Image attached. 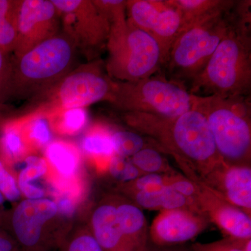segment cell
<instances>
[{
  "mask_svg": "<svg viewBox=\"0 0 251 251\" xmlns=\"http://www.w3.org/2000/svg\"><path fill=\"white\" fill-rule=\"evenodd\" d=\"M251 24L234 16L227 34L202 71L192 78L197 96L247 97L251 88Z\"/></svg>",
  "mask_w": 251,
  "mask_h": 251,
  "instance_id": "6da1fadb",
  "label": "cell"
},
{
  "mask_svg": "<svg viewBox=\"0 0 251 251\" xmlns=\"http://www.w3.org/2000/svg\"><path fill=\"white\" fill-rule=\"evenodd\" d=\"M76 50L62 32L14 57L8 95L29 97L50 90L70 72Z\"/></svg>",
  "mask_w": 251,
  "mask_h": 251,
  "instance_id": "7a4b0ae2",
  "label": "cell"
},
{
  "mask_svg": "<svg viewBox=\"0 0 251 251\" xmlns=\"http://www.w3.org/2000/svg\"><path fill=\"white\" fill-rule=\"evenodd\" d=\"M106 48L105 69L114 80L135 82L152 76L163 64L156 40L128 21L113 23Z\"/></svg>",
  "mask_w": 251,
  "mask_h": 251,
  "instance_id": "3957f363",
  "label": "cell"
},
{
  "mask_svg": "<svg viewBox=\"0 0 251 251\" xmlns=\"http://www.w3.org/2000/svg\"><path fill=\"white\" fill-rule=\"evenodd\" d=\"M193 109L205 117L219 154L230 160L249 154L251 104L246 97L195 95Z\"/></svg>",
  "mask_w": 251,
  "mask_h": 251,
  "instance_id": "277c9868",
  "label": "cell"
},
{
  "mask_svg": "<svg viewBox=\"0 0 251 251\" xmlns=\"http://www.w3.org/2000/svg\"><path fill=\"white\" fill-rule=\"evenodd\" d=\"M194 101V94L180 84L152 75L135 82L113 80L109 103L126 112L173 118L192 110Z\"/></svg>",
  "mask_w": 251,
  "mask_h": 251,
  "instance_id": "5b68a950",
  "label": "cell"
},
{
  "mask_svg": "<svg viewBox=\"0 0 251 251\" xmlns=\"http://www.w3.org/2000/svg\"><path fill=\"white\" fill-rule=\"evenodd\" d=\"M135 125L138 129L159 137L166 145L193 161H209L218 153L205 117L195 109L173 118L139 112Z\"/></svg>",
  "mask_w": 251,
  "mask_h": 251,
  "instance_id": "8992f818",
  "label": "cell"
},
{
  "mask_svg": "<svg viewBox=\"0 0 251 251\" xmlns=\"http://www.w3.org/2000/svg\"><path fill=\"white\" fill-rule=\"evenodd\" d=\"M231 21L232 11L181 29L170 51L167 63L169 69L181 76H196L227 34Z\"/></svg>",
  "mask_w": 251,
  "mask_h": 251,
  "instance_id": "52a82bcc",
  "label": "cell"
},
{
  "mask_svg": "<svg viewBox=\"0 0 251 251\" xmlns=\"http://www.w3.org/2000/svg\"><path fill=\"white\" fill-rule=\"evenodd\" d=\"M58 10L63 33L87 57L106 47L110 31L108 18L93 0H52Z\"/></svg>",
  "mask_w": 251,
  "mask_h": 251,
  "instance_id": "ba28073f",
  "label": "cell"
},
{
  "mask_svg": "<svg viewBox=\"0 0 251 251\" xmlns=\"http://www.w3.org/2000/svg\"><path fill=\"white\" fill-rule=\"evenodd\" d=\"M113 80L105 75L99 62L70 72L52 90L49 109L85 108L99 101H110Z\"/></svg>",
  "mask_w": 251,
  "mask_h": 251,
  "instance_id": "9c48e42d",
  "label": "cell"
},
{
  "mask_svg": "<svg viewBox=\"0 0 251 251\" xmlns=\"http://www.w3.org/2000/svg\"><path fill=\"white\" fill-rule=\"evenodd\" d=\"M126 14L130 23L156 40L162 62L167 64L172 46L182 26L179 11L167 0H126Z\"/></svg>",
  "mask_w": 251,
  "mask_h": 251,
  "instance_id": "30bf717a",
  "label": "cell"
},
{
  "mask_svg": "<svg viewBox=\"0 0 251 251\" xmlns=\"http://www.w3.org/2000/svg\"><path fill=\"white\" fill-rule=\"evenodd\" d=\"M60 16L52 0H18L14 58L58 34Z\"/></svg>",
  "mask_w": 251,
  "mask_h": 251,
  "instance_id": "8fae6325",
  "label": "cell"
},
{
  "mask_svg": "<svg viewBox=\"0 0 251 251\" xmlns=\"http://www.w3.org/2000/svg\"><path fill=\"white\" fill-rule=\"evenodd\" d=\"M57 204L48 199L26 200L20 203L12 216V226L20 242L27 247L36 245L42 227L57 212Z\"/></svg>",
  "mask_w": 251,
  "mask_h": 251,
  "instance_id": "7c38bea8",
  "label": "cell"
},
{
  "mask_svg": "<svg viewBox=\"0 0 251 251\" xmlns=\"http://www.w3.org/2000/svg\"><path fill=\"white\" fill-rule=\"evenodd\" d=\"M199 226L192 216L183 211L172 210L156 221L155 232L158 239L166 243L186 242L197 235Z\"/></svg>",
  "mask_w": 251,
  "mask_h": 251,
  "instance_id": "4fadbf2b",
  "label": "cell"
},
{
  "mask_svg": "<svg viewBox=\"0 0 251 251\" xmlns=\"http://www.w3.org/2000/svg\"><path fill=\"white\" fill-rule=\"evenodd\" d=\"M168 4L179 11L182 17L181 29L233 9V0H167Z\"/></svg>",
  "mask_w": 251,
  "mask_h": 251,
  "instance_id": "5bb4252c",
  "label": "cell"
},
{
  "mask_svg": "<svg viewBox=\"0 0 251 251\" xmlns=\"http://www.w3.org/2000/svg\"><path fill=\"white\" fill-rule=\"evenodd\" d=\"M95 239L100 247L112 250L123 236L119 224L116 208L110 205L99 207L92 217Z\"/></svg>",
  "mask_w": 251,
  "mask_h": 251,
  "instance_id": "9a60e30c",
  "label": "cell"
},
{
  "mask_svg": "<svg viewBox=\"0 0 251 251\" xmlns=\"http://www.w3.org/2000/svg\"><path fill=\"white\" fill-rule=\"evenodd\" d=\"M225 186L229 201L236 205L251 209V171L250 168L237 167L229 170L225 177Z\"/></svg>",
  "mask_w": 251,
  "mask_h": 251,
  "instance_id": "2e32d148",
  "label": "cell"
},
{
  "mask_svg": "<svg viewBox=\"0 0 251 251\" xmlns=\"http://www.w3.org/2000/svg\"><path fill=\"white\" fill-rule=\"evenodd\" d=\"M18 0H0V47L13 53L17 40Z\"/></svg>",
  "mask_w": 251,
  "mask_h": 251,
  "instance_id": "e0dca14e",
  "label": "cell"
},
{
  "mask_svg": "<svg viewBox=\"0 0 251 251\" xmlns=\"http://www.w3.org/2000/svg\"><path fill=\"white\" fill-rule=\"evenodd\" d=\"M217 221L231 235L239 239L251 238V219L244 211L232 207L223 208L218 213Z\"/></svg>",
  "mask_w": 251,
  "mask_h": 251,
  "instance_id": "ac0fdd59",
  "label": "cell"
},
{
  "mask_svg": "<svg viewBox=\"0 0 251 251\" xmlns=\"http://www.w3.org/2000/svg\"><path fill=\"white\" fill-rule=\"evenodd\" d=\"M50 162L65 176L74 174L77 166V156L74 149L67 143L54 142L46 149Z\"/></svg>",
  "mask_w": 251,
  "mask_h": 251,
  "instance_id": "d6986e66",
  "label": "cell"
},
{
  "mask_svg": "<svg viewBox=\"0 0 251 251\" xmlns=\"http://www.w3.org/2000/svg\"><path fill=\"white\" fill-rule=\"evenodd\" d=\"M25 145L20 130L14 124L5 125L0 136V152L11 159H16L23 154Z\"/></svg>",
  "mask_w": 251,
  "mask_h": 251,
  "instance_id": "ffe728a7",
  "label": "cell"
},
{
  "mask_svg": "<svg viewBox=\"0 0 251 251\" xmlns=\"http://www.w3.org/2000/svg\"><path fill=\"white\" fill-rule=\"evenodd\" d=\"M117 218L123 234L139 232L145 224L143 213L136 206L123 204L117 209Z\"/></svg>",
  "mask_w": 251,
  "mask_h": 251,
  "instance_id": "44dd1931",
  "label": "cell"
},
{
  "mask_svg": "<svg viewBox=\"0 0 251 251\" xmlns=\"http://www.w3.org/2000/svg\"><path fill=\"white\" fill-rule=\"evenodd\" d=\"M114 151L122 157L133 156L144 147L140 135L133 132L118 131L111 136Z\"/></svg>",
  "mask_w": 251,
  "mask_h": 251,
  "instance_id": "7402d4cb",
  "label": "cell"
},
{
  "mask_svg": "<svg viewBox=\"0 0 251 251\" xmlns=\"http://www.w3.org/2000/svg\"><path fill=\"white\" fill-rule=\"evenodd\" d=\"M49 110H53L54 116L58 117L61 127L67 133H75L79 131L85 126L87 122V113L85 108H59Z\"/></svg>",
  "mask_w": 251,
  "mask_h": 251,
  "instance_id": "603a6c76",
  "label": "cell"
},
{
  "mask_svg": "<svg viewBox=\"0 0 251 251\" xmlns=\"http://www.w3.org/2000/svg\"><path fill=\"white\" fill-rule=\"evenodd\" d=\"M83 150L91 154L110 156L114 152L111 136L102 133L87 135L82 140Z\"/></svg>",
  "mask_w": 251,
  "mask_h": 251,
  "instance_id": "cb8c5ba5",
  "label": "cell"
},
{
  "mask_svg": "<svg viewBox=\"0 0 251 251\" xmlns=\"http://www.w3.org/2000/svg\"><path fill=\"white\" fill-rule=\"evenodd\" d=\"M28 136L29 139L39 145H46L52 140V131L49 119L44 115H36L28 124Z\"/></svg>",
  "mask_w": 251,
  "mask_h": 251,
  "instance_id": "d4e9b609",
  "label": "cell"
},
{
  "mask_svg": "<svg viewBox=\"0 0 251 251\" xmlns=\"http://www.w3.org/2000/svg\"><path fill=\"white\" fill-rule=\"evenodd\" d=\"M132 163L138 169L153 173L161 169L163 166V158L156 150L145 148L133 155Z\"/></svg>",
  "mask_w": 251,
  "mask_h": 251,
  "instance_id": "484cf974",
  "label": "cell"
},
{
  "mask_svg": "<svg viewBox=\"0 0 251 251\" xmlns=\"http://www.w3.org/2000/svg\"><path fill=\"white\" fill-rule=\"evenodd\" d=\"M26 167L21 172L18 177V186L31 184L40 178L47 171V164L45 160L37 156H29L25 159Z\"/></svg>",
  "mask_w": 251,
  "mask_h": 251,
  "instance_id": "4316f807",
  "label": "cell"
},
{
  "mask_svg": "<svg viewBox=\"0 0 251 251\" xmlns=\"http://www.w3.org/2000/svg\"><path fill=\"white\" fill-rule=\"evenodd\" d=\"M94 4L108 18L110 25L127 20L126 0H93Z\"/></svg>",
  "mask_w": 251,
  "mask_h": 251,
  "instance_id": "83f0119b",
  "label": "cell"
},
{
  "mask_svg": "<svg viewBox=\"0 0 251 251\" xmlns=\"http://www.w3.org/2000/svg\"><path fill=\"white\" fill-rule=\"evenodd\" d=\"M110 172L115 179L124 181L134 180L139 175V170L133 163L118 155L112 157L110 163Z\"/></svg>",
  "mask_w": 251,
  "mask_h": 251,
  "instance_id": "f1b7e54d",
  "label": "cell"
},
{
  "mask_svg": "<svg viewBox=\"0 0 251 251\" xmlns=\"http://www.w3.org/2000/svg\"><path fill=\"white\" fill-rule=\"evenodd\" d=\"M0 191L4 198L14 202L21 197V191L14 176L5 168L4 163L0 159Z\"/></svg>",
  "mask_w": 251,
  "mask_h": 251,
  "instance_id": "f546056e",
  "label": "cell"
},
{
  "mask_svg": "<svg viewBox=\"0 0 251 251\" xmlns=\"http://www.w3.org/2000/svg\"><path fill=\"white\" fill-rule=\"evenodd\" d=\"M8 56L0 47V99L5 98L9 94L11 60Z\"/></svg>",
  "mask_w": 251,
  "mask_h": 251,
  "instance_id": "4dcf8cb0",
  "label": "cell"
},
{
  "mask_svg": "<svg viewBox=\"0 0 251 251\" xmlns=\"http://www.w3.org/2000/svg\"><path fill=\"white\" fill-rule=\"evenodd\" d=\"M186 197L175 191L171 186H166L162 193L161 206L168 210H175L186 204Z\"/></svg>",
  "mask_w": 251,
  "mask_h": 251,
  "instance_id": "1f68e13d",
  "label": "cell"
},
{
  "mask_svg": "<svg viewBox=\"0 0 251 251\" xmlns=\"http://www.w3.org/2000/svg\"><path fill=\"white\" fill-rule=\"evenodd\" d=\"M136 186L140 191H162L166 187L161 176L154 173H150L139 178L137 180Z\"/></svg>",
  "mask_w": 251,
  "mask_h": 251,
  "instance_id": "d6a6232c",
  "label": "cell"
},
{
  "mask_svg": "<svg viewBox=\"0 0 251 251\" xmlns=\"http://www.w3.org/2000/svg\"><path fill=\"white\" fill-rule=\"evenodd\" d=\"M163 189L158 191H140L136 196L137 202L146 209H153L161 206Z\"/></svg>",
  "mask_w": 251,
  "mask_h": 251,
  "instance_id": "836d02e7",
  "label": "cell"
},
{
  "mask_svg": "<svg viewBox=\"0 0 251 251\" xmlns=\"http://www.w3.org/2000/svg\"><path fill=\"white\" fill-rule=\"evenodd\" d=\"M69 251H103L94 238L82 236L75 239L71 244Z\"/></svg>",
  "mask_w": 251,
  "mask_h": 251,
  "instance_id": "e575fe53",
  "label": "cell"
},
{
  "mask_svg": "<svg viewBox=\"0 0 251 251\" xmlns=\"http://www.w3.org/2000/svg\"><path fill=\"white\" fill-rule=\"evenodd\" d=\"M20 191L29 200L41 199L44 196L42 188L36 186L35 185L27 184L20 186Z\"/></svg>",
  "mask_w": 251,
  "mask_h": 251,
  "instance_id": "d590c367",
  "label": "cell"
},
{
  "mask_svg": "<svg viewBox=\"0 0 251 251\" xmlns=\"http://www.w3.org/2000/svg\"><path fill=\"white\" fill-rule=\"evenodd\" d=\"M175 191L185 196H190L194 192L193 184L186 181H179L171 186Z\"/></svg>",
  "mask_w": 251,
  "mask_h": 251,
  "instance_id": "8d00e7d4",
  "label": "cell"
},
{
  "mask_svg": "<svg viewBox=\"0 0 251 251\" xmlns=\"http://www.w3.org/2000/svg\"><path fill=\"white\" fill-rule=\"evenodd\" d=\"M57 209H59L64 215H72L74 211V206L72 201L68 198H64L59 201L57 204Z\"/></svg>",
  "mask_w": 251,
  "mask_h": 251,
  "instance_id": "74e56055",
  "label": "cell"
},
{
  "mask_svg": "<svg viewBox=\"0 0 251 251\" xmlns=\"http://www.w3.org/2000/svg\"><path fill=\"white\" fill-rule=\"evenodd\" d=\"M201 251H244V249L238 247L237 246L221 244V245L213 246V247L203 249Z\"/></svg>",
  "mask_w": 251,
  "mask_h": 251,
  "instance_id": "f35d334b",
  "label": "cell"
},
{
  "mask_svg": "<svg viewBox=\"0 0 251 251\" xmlns=\"http://www.w3.org/2000/svg\"><path fill=\"white\" fill-rule=\"evenodd\" d=\"M0 251H14L12 242L2 234H0Z\"/></svg>",
  "mask_w": 251,
  "mask_h": 251,
  "instance_id": "ab89813d",
  "label": "cell"
},
{
  "mask_svg": "<svg viewBox=\"0 0 251 251\" xmlns=\"http://www.w3.org/2000/svg\"><path fill=\"white\" fill-rule=\"evenodd\" d=\"M244 251H251V240H249V242H247V245H246L245 249H244Z\"/></svg>",
  "mask_w": 251,
  "mask_h": 251,
  "instance_id": "60d3db41",
  "label": "cell"
},
{
  "mask_svg": "<svg viewBox=\"0 0 251 251\" xmlns=\"http://www.w3.org/2000/svg\"><path fill=\"white\" fill-rule=\"evenodd\" d=\"M4 201V197L3 196L2 193L0 191V205L3 204Z\"/></svg>",
  "mask_w": 251,
  "mask_h": 251,
  "instance_id": "b9f144b4",
  "label": "cell"
}]
</instances>
